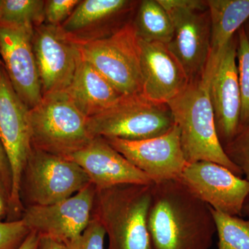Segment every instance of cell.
I'll return each instance as SVG.
<instances>
[{"mask_svg": "<svg viewBox=\"0 0 249 249\" xmlns=\"http://www.w3.org/2000/svg\"><path fill=\"white\" fill-rule=\"evenodd\" d=\"M218 235L217 249H249V218L244 219L211 208Z\"/></svg>", "mask_w": 249, "mask_h": 249, "instance_id": "7402d4cb", "label": "cell"}, {"mask_svg": "<svg viewBox=\"0 0 249 249\" xmlns=\"http://www.w3.org/2000/svg\"><path fill=\"white\" fill-rule=\"evenodd\" d=\"M13 188V175L11 163L2 141L0 138V189L6 196L9 204Z\"/></svg>", "mask_w": 249, "mask_h": 249, "instance_id": "f1b7e54d", "label": "cell"}, {"mask_svg": "<svg viewBox=\"0 0 249 249\" xmlns=\"http://www.w3.org/2000/svg\"><path fill=\"white\" fill-rule=\"evenodd\" d=\"M142 95L162 104L182 92L190 80L180 62L165 44L139 40Z\"/></svg>", "mask_w": 249, "mask_h": 249, "instance_id": "e0dca14e", "label": "cell"}, {"mask_svg": "<svg viewBox=\"0 0 249 249\" xmlns=\"http://www.w3.org/2000/svg\"><path fill=\"white\" fill-rule=\"evenodd\" d=\"M2 1L3 0H0V18H1V7H2Z\"/></svg>", "mask_w": 249, "mask_h": 249, "instance_id": "e575fe53", "label": "cell"}, {"mask_svg": "<svg viewBox=\"0 0 249 249\" xmlns=\"http://www.w3.org/2000/svg\"><path fill=\"white\" fill-rule=\"evenodd\" d=\"M91 183L73 160L32 147L23 170L19 196L24 207L48 206L71 197Z\"/></svg>", "mask_w": 249, "mask_h": 249, "instance_id": "5b68a950", "label": "cell"}, {"mask_svg": "<svg viewBox=\"0 0 249 249\" xmlns=\"http://www.w3.org/2000/svg\"><path fill=\"white\" fill-rule=\"evenodd\" d=\"M78 47L81 58L123 96L142 94L140 46L132 22L107 38Z\"/></svg>", "mask_w": 249, "mask_h": 249, "instance_id": "ba28073f", "label": "cell"}, {"mask_svg": "<svg viewBox=\"0 0 249 249\" xmlns=\"http://www.w3.org/2000/svg\"><path fill=\"white\" fill-rule=\"evenodd\" d=\"M237 61L241 94L240 128L249 124V42L243 27L237 33Z\"/></svg>", "mask_w": 249, "mask_h": 249, "instance_id": "cb8c5ba5", "label": "cell"}, {"mask_svg": "<svg viewBox=\"0 0 249 249\" xmlns=\"http://www.w3.org/2000/svg\"><path fill=\"white\" fill-rule=\"evenodd\" d=\"M39 249H67L65 244L50 237H41Z\"/></svg>", "mask_w": 249, "mask_h": 249, "instance_id": "4dcf8cb0", "label": "cell"}, {"mask_svg": "<svg viewBox=\"0 0 249 249\" xmlns=\"http://www.w3.org/2000/svg\"><path fill=\"white\" fill-rule=\"evenodd\" d=\"M244 31H245V33L246 34V36H247V40H248L249 42V18L248 20L245 22V24L243 25Z\"/></svg>", "mask_w": 249, "mask_h": 249, "instance_id": "836d02e7", "label": "cell"}, {"mask_svg": "<svg viewBox=\"0 0 249 249\" xmlns=\"http://www.w3.org/2000/svg\"><path fill=\"white\" fill-rule=\"evenodd\" d=\"M3 65H4V64H3L2 60H1V55H0V69L1 68Z\"/></svg>", "mask_w": 249, "mask_h": 249, "instance_id": "d590c367", "label": "cell"}, {"mask_svg": "<svg viewBox=\"0 0 249 249\" xmlns=\"http://www.w3.org/2000/svg\"><path fill=\"white\" fill-rule=\"evenodd\" d=\"M211 19V53L217 58L249 18V0H207Z\"/></svg>", "mask_w": 249, "mask_h": 249, "instance_id": "ffe728a7", "label": "cell"}, {"mask_svg": "<svg viewBox=\"0 0 249 249\" xmlns=\"http://www.w3.org/2000/svg\"><path fill=\"white\" fill-rule=\"evenodd\" d=\"M96 188L92 183L74 196L48 206L24 208L23 222L31 231L62 243L76 238L88 227L92 215Z\"/></svg>", "mask_w": 249, "mask_h": 249, "instance_id": "30bf717a", "label": "cell"}, {"mask_svg": "<svg viewBox=\"0 0 249 249\" xmlns=\"http://www.w3.org/2000/svg\"><path fill=\"white\" fill-rule=\"evenodd\" d=\"M179 180L199 199L218 212L242 217L249 181L214 162H195L187 165Z\"/></svg>", "mask_w": 249, "mask_h": 249, "instance_id": "4fadbf2b", "label": "cell"}, {"mask_svg": "<svg viewBox=\"0 0 249 249\" xmlns=\"http://www.w3.org/2000/svg\"><path fill=\"white\" fill-rule=\"evenodd\" d=\"M173 22V39L167 45L190 81L204 71L211 53V19L207 1L158 0Z\"/></svg>", "mask_w": 249, "mask_h": 249, "instance_id": "52a82bcc", "label": "cell"}, {"mask_svg": "<svg viewBox=\"0 0 249 249\" xmlns=\"http://www.w3.org/2000/svg\"><path fill=\"white\" fill-rule=\"evenodd\" d=\"M237 34L217 58L209 56L212 73L209 94L216 132L222 146L235 138L240 129L241 94L237 62Z\"/></svg>", "mask_w": 249, "mask_h": 249, "instance_id": "8fae6325", "label": "cell"}, {"mask_svg": "<svg viewBox=\"0 0 249 249\" xmlns=\"http://www.w3.org/2000/svg\"><path fill=\"white\" fill-rule=\"evenodd\" d=\"M242 216L249 218V195L244 204L243 209H242Z\"/></svg>", "mask_w": 249, "mask_h": 249, "instance_id": "d6a6232c", "label": "cell"}, {"mask_svg": "<svg viewBox=\"0 0 249 249\" xmlns=\"http://www.w3.org/2000/svg\"><path fill=\"white\" fill-rule=\"evenodd\" d=\"M147 229L152 249H210L217 233L211 206L179 179L152 185Z\"/></svg>", "mask_w": 249, "mask_h": 249, "instance_id": "6da1fadb", "label": "cell"}, {"mask_svg": "<svg viewBox=\"0 0 249 249\" xmlns=\"http://www.w3.org/2000/svg\"><path fill=\"white\" fill-rule=\"evenodd\" d=\"M67 159L85 170L97 190L124 184H154L145 173L116 151L103 137H94L84 148Z\"/></svg>", "mask_w": 249, "mask_h": 249, "instance_id": "ac0fdd59", "label": "cell"}, {"mask_svg": "<svg viewBox=\"0 0 249 249\" xmlns=\"http://www.w3.org/2000/svg\"><path fill=\"white\" fill-rule=\"evenodd\" d=\"M34 28L0 23V55L15 91L29 109L42 99L38 69L33 49Z\"/></svg>", "mask_w": 249, "mask_h": 249, "instance_id": "9a60e30c", "label": "cell"}, {"mask_svg": "<svg viewBox=\"0 0 249 249\" xmlns=\"http://www.w3.org/2000/svg\"><path fill=\"white\" fill-rule=\"evenodd\" d=\"M132 23L139 40L167 45L173 39V22L158 0L139 1Z\"/></svg>", "mask_w": 249, "mask_h": 249, "instance_id": "44dd1931", "label": "cell"}, {"mask_svg": "<svg viewBox=\"0 0 249 249\" xmlns=\"http://www.w3.org/2000/svg\"><path fill=\"white\" fill-rule=\"evenodd\" d=\"M152 186L124 184L96 189L94 217L106 230L107 249H152L147 229Z\"/></svg>", "mask_w": 249, "mask_h": 249, "instance_id": "3957f363", "label": "cell"}, {"mask_svg": "<svg viewBox=\"0 0 249 249\" xmlns=\"http://www.w3.org/2000/svg\"><path fill=\"white\" fill-rule=\"evenodd\" d=\"M139 2L134 0H80L60 27L78 46L103 40L132 22Z\"/></svg>", "mask_w": 249, "mask_h": 249, "instance_id": "2e32d148", "label": "cell"}, {"mask_svg": "<svg viewBox=\"0 0 249 249\" xmlns=\"http://www.w3.org/2000/svg\"><path fill=\"white\" fill-rule=\"evenodd\" d=\"M104 139L154 183L179 179L188 165L181 148L179 129L175 124L163 135L145 140Z\"/></svg>", "mask_w": 249, "mask_h": 249, "instance_id": "7c38bea8", "label": "cell"}, {"mask_svg": "<svg viewBox=\"0 0 249 249\" xmlns=\"http://www.w3.org/2000/svg\"><path fill=\"white\" fill-rule=\"evenodd\" d=\"M32 42L42 96L65 92L80 58L78 45L65 36L61 28L45 23L34 28Z\"/></svg>", "mask_w": 249, "mask_h": 249, "instance_id": "5bb4252c", "label": "cell"}, {"mask_svg": "<svg viewBox=\"0 0 249 249\" xmlns=\"http://www.w3.org/2000/svg\"><path fill=\"white\" fill-rule=\"evenodd\" d=\"M9 213V204L6 196L2 191L0 189V222H3V219L7 218Z\"/></svg>", "mask_w": 249, "mask_h": 249, "instance_id": "1f68e13d", "label": "cell"}, {"mask_svg": "<svg viewBox=\"0 0 249 249\" xmlns=\"http://www.w3.org/2000/svg\"><path fill=\"white\" fill-rule=\"evenodd\" d=\"M174 125L168 104L152 102L142 94L123 96L107 110L88 119L93 138L145 140L163 135Z\"/></svg>", "mask_w": 249, "mask_h": 249, "instance_id": "8992f818", "label": "cell"}, {"mask_svg": "<svg viewBox=\"0 0 249 249\" xmlns=\"http://www.w3.org/2000/svg\"><path fill=\"white\" fill-rule=\"evenodd\" d=\"M226 155L249 181V124L240 127L235 138L223 147Z\"/></svg>", "mask_w": 249, "mask_h": 249, "instance_id": "d4e9b609", "label": "cell"}, {"mask_svg": "<svg viewBox=\"0 0 249 249\" xmlns=\"http://www.w3.org/2000/svg\"><path fill=\"white\" fill-rule=\"evenodd\" d=\"M40 238V235L37 232L31 231L18 249H39Z\"/></svg>", "mask_w": 249, "mask_h": 249, "instance_id": "f546056e", "label": "cell"}, {"mask_svg": "<svg viewBox=\"0 0 249 249\" xmlns=\"http://www.w3.org/2000/svg\"><path fill=\"white\" fill-rule=\"evenodd\" d=\"M80 0H45V23L60 27L70 18Z\"/></svg>", "mask_w": 249, "mask_h": 249, "instance_id": "83f0119b", "label": "cell"}, {"mask_svg": "<svg viewBox=\"0 0 249 249\" xmlns=\"http://www.w3.org/2000/svg\"><path fill=\"white\" fill-rule=\"evenodd\" d=\"M31 146L52 155L68 158L93 139L83 115L66 92L42 96L29 109Z\"/></svg>", "mask_w": 249, "mask_h": 249, "instance_id": "277c9868", "label": "cell"}, {"mask_svg": "<svg viewBox=\"0 0 249 249\" xmlns=\"http://www.w3.org/2000/svg\"><path fill=\"white\" fill-rule=\"evenodd\" d=\"M31 231L22 219L0 222V249H18Z\"/></svg>", "mask_w": 249, "mask_h": 249, "instance_id": "4316f807", "label": "cell"}, {"mask_svg": "<svg viewBox=\"0 0 249 249\" xmlns=\"http://www.w3.org/2000/svg\"><path fill=\"white\" fill-rule=\"evenodd\" d=\"M29 113V108L13 88L3 65L0 69V138L12 170V193L6 219L9 222L21 219L24 210L19 196V187L32 149Z\"/></svg>", "mask_w": 249, "mask_h": 249, "instance_id": "9c48e42d", "label": "cell"}, {"mask_svg": "<svg viewBox=\"0 0 249 249\" xmlns=\"http://www.w3.org/2000/svg\"><path fill=\"white\" fill-rule=\"evenodd\" d=\"M65 92L88 119L107 110L124 96L81 56L71 84Z\"/></svg>", "mask_w": 249, "mask_h": 249, "instance_id": "d6986e66", "label": "cell"}, {"mask_svg": "<svg viewBox=\"0 0 249 249\" xmlns=\"http://www.w3.org/2000/svg\"><path fill=\"white\" fill-rule=\"evenodd\" d=\"M106 231L99 219L91 217L81 235L65 242L67 249H105Z\"/></svg>", "mask_w": 249, "mask_h": 249, "instance_id": "484cf974", "label": "cell"}, {"mask_svg": "<svg viewBox=\"0 0 249 249\" xmlns=\"http://www.w3.org/2000/svg\"><path fill=\"white\" fill-rule=\"evenodd\" d=\"M45 0H3L0 23L38 27L45 23Z\"/></svg>", "mask_w": 249, "mask_h": 249, "instance_id": "603a6c76", "label": "cell"}, {"mask_svg": "<svg viewBox=\"0 0 249 249\" xmlns=\"http://www.w3.org/2000/svg\"><path fill=\"white\" fill-rule=\"evenodd\" d=\"M212 63L208 60L202 74L191 80L178 96L168 103L180 132L183 155L188 164L214 162L242 178V172L226 155L216 132L209 94Z\"/></svg>", "mask_w": 249, "mask_h": 249, "instance_id": "7a4b0ae2", "label": "cell"}]
</instances>
